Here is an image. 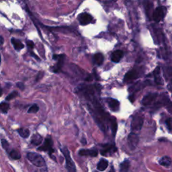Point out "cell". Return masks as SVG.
<instances>
[{"label":"cell","instance_id":"cell-3","mask_svg":"<svg viewBox=\"0 0 172 172\" xmlns=\"http://www.w3.org/2000/svg\"><path fill=\"white\" fill-rule=\"evenodd\" d=\"M52 146H53V141H52L51 136H47L44 139L43 145L38 147V150L40 151L47 152L48 153V155H50V157H52V154L55 151Z\"/></svg>","mask_w":172,"mask_h":172},{"label":"cell","instance_id":"cell-11","mask_svg":"<svg viewBox=\"0 0 172 172\" xmlns=\"http://www.w3.org/2000/svg\"><path fill=\"white\" fill-rule=\"evenodd\" d=\"M139 72L138 71H136V69H131V71H128L126 73L124 78V82L128 83L131 81L135 80L139 78Z\"/></svg>","mask_w":172,"mask_h":172},{"label":"cell","instance_id":"cell-19","mask_svg":"<svg viewBox=\"0 0 172 172\" xmlns=\"http://www.w3.org/2000/svg\"><path fill=\"white\" fill-rule=\"evenodd\" d=\"M153 75H154V79H155V82L157 84H158V85H161V84H163L162 79H161L160 75V68L159 67L155 69V71L153 72Z\"/></svg>","mask_w":172,"mask_h":172},{"label":"cell","instance_id":"cell-5","mask_svg":"<svg viewBox=\"0 0 172 172\" xmlns=\"http://www.w3.org/2000/svg\"><path fill=\"white\" fill-rule=\"evenodd\" d=\"M143 125V118L139 114L133 117L131 122V129L133 132L141 131Z\"/></svg>","mask_w":172,"mask_h":172},{"label":"cell","instance_id":"cell-12","mask_svg":"<svg viewBox=\"0 0 172 172\" xmlns=\"http://www.w3.org/2000/svg\"><path fill=\"white\" fill-rule=\"evenodd\" d=\"M106 102L112 111L117 112L120 109V102L117 100L113 99V98H108Z\"/></svg>","mask_w":172,"mask_h":172},{"label":"cell","instance_id":"cell-8","mask_svg":"<svg viewBox=\"0 0 172 172\" xmlns=\"http://www.w3.org/2000/svg\"><path fill=\"white\" fill-rule=\"evenodd\" d=\"M166 13V8L163 6H159L155 10L153 13V18L155 22H160L163 20Z\"/></svg>","mask_w":172,"mask_h":172},{"label":"cell","instance_id":"cell-10","mask_svg":"<svg viewBox=\"0 0 172 172\" xmlns=\"http://www.w3.org/2000/svg\"><path fill=\"white\" fill-rule=\"evenodd\" d=\"M158 96V94L157 93H149L145 96L142 100V104L143 106H149L153 102L155 101L157 97Z\"/></svg>","mask_w":172,"mask_h":172},{"label":"cell","instance_id":"cell-27","mask_svg":"<svg viewBox=\"0 0 172 172\" xmlns=\"http://www.w3.org/2000/svg\"><path fill=\"white\" fill-rule=\"evenodd\" d=\"M39 110V107H38V106L37 104H33L32 106H31L30 107V108L29 109V110H28V113H33V114H35V113H36V112Z\"/></svg>","mask_w":172,"mask_h":172},{"label":"cell","instance_id":"cell-23","mask_svg":"<svg viewBox=\"0 0 172 172\" xmlns=\"http://www.w3.org/2000/svg\"><path fill=\"white\" fill-rule=\"evenodd\" d=\"M130 161L128 159H125L123 162L120 164V172H128L130 167Z\"/></svg>","mask_w":172,"mask_h":172},{"label":"cell","instance_id":"cell-35","mask_svg":"<svg viewBox=\"0 0 172 172\" xmlns=\"http://www.w3.org/2000/svg\"><path fill=\"white\" fill-rule=\"evenodd\" d=\"M3 95V90L1 87V84H0V97H1Z\"/></svg>","mask_w":172,"mask_h":172},{"label":"cell","instance_id":"cell-26","mask_svg":"<svg viewBox=\"0 0 172 172\" xmlns=\"http://www.w3.org/2000/svg\"><path fill=\"white\" fill-rule=\"evenodd\" d=\"M9 110H10V104L8 102L2 101V102L0 104V110H1L3 113L7 114Z\"/></svg>","mask_w":172,"mask_h":172},{"label":"cell","instance_id":"cell-17","mask_svg":"<svg viewBox=\"0 0 172 172\" xmlns=\"http://www.w3.org/2000/svg\"><path fill=\"white\" fill-rule=\"evenodd\" d=\"M43 137H42V136L39 134H38V133H36V134L33 135L32 137L31 143L33 144L34 145L38 146V145H40L42 142H43Z\"/></svg>","mask_w":172,"mask_h":172},{"label":"cell","instance_id":"cell-36","mask_svg":"<svg viewBox=\"0 0 172 172\" xmlns=\"http://www.w3.org/2000/svg\"><path fill=\"white\" fill-rule=\"evenodd\" d=\"M169 87H168V88H169L170 90H172V79L171 80V83L169 86H168Z\"/></svg>","mask_w":172,"mask_h":172},{"label":"cell","instance_id":"cell-7","mask_svg":"<svg viewBox=\"0 0 172 172\" xmlns=\"http://www.w3.org/2000/svg\"><path fill=\"white\" fill-rule=\"evenodd\" d=\"M127 142L129 148L131 150H135L136 147L138 146V144L139 142V138L138 135L135 132L130 133L128 136Z\"/></svg>","mask_w":172,"mask_h":172},{"label":"cell","instance_id":"cell-18","mask_svg":"<svg viewBox=\"0 0 172 172\" xmlns=\"http://www.w3.org/2000/svg\"><path fill=\"white\" fill-rule=\"evenodd\" d=\"M110 129H111V131L112 135L114 136L116 133H117V127H118V125H117V119L115 118V117H112L111 118H110Z\"/></svg>","mask_w":172,"mask_h":172},{"label":"cell","instance_id":"cell-13","mask_svg":"<svg viewBox=\"0 0 172 172\" xmlns=\"http://www.w3.org/2000/svg\"><path fill=\"white\" fill-rule=\"evenodd\" d=\"M79 155L81 156H90L96 157L98 154L97 150L96 149H81L79 151Z\"/></svg>","mask_w":172,"mask_h":172},{"label":"cell","instance_id":"cell-25","mask_svg":"<svg viewBox=\"0 0 172 172\" xmlns=\"http://www.w3.org/2000/svg\"><path fill=\"white\" fill-rule=\"evenodd\" d=\"M94 61L98 65H101L104 62V55L101 53H96L94 56Z\"/></svg>","mask_w":172,"mask_h":172},{"label":"cell","instance_id":"cell-38","mask_svg":"<svg viewBox=\"0 0 172 172\" xmlns=\"http://www.w3.org/2000/svg\"><path fill=\"white\" fill-rule=\"evenodd\" d=\"M0 64H1V55H0Z\"/></svg>","mask_w":172,"mask_h":172},{"label":"cell","instance_id":"cell-33","mask_svg":"<svg viewBox=\"0 0 172 172\" xmlns=\"http://www.w3.org/2000/svg\"><path fill=\"white\" fill-rule=\"evenodd\" d=\"M43 75H44V72H43V71H40L39 73H38L37 78L36 79V82H38V81H39L40 79H42V78L43 77Z\"/></svg>","mask_w":172,"mask_h":172},{"label":"cell","instance_id":"cell-21","mask_svg":"<svg viewBox=\"0 0 172 172\" xmlns=\"http://www.w3.org/2000/svg\"><path fill=\"white\" fill-rule=\"evenodd\" d=\"M108 166V161L105 159H101L97 163V168L99 171H104L106 170V168Z\"/></svg>","mask_w":172,"mask_h":172},{"label":"cell","instance_id":"cell-31","mask_svg":"<svg viewBox=\"0 0 172 172\" xmlns=\"http://www.w3.org/2000/svg\"><path fill=\"white\" fill-rule=\"evenodd\" d=\"M166 124L168 129L170 130V131H172V119L168 118L167 120H166Z\"/></svg>","mask_w":172,"mask_h":172},{"label":"cell","instance_id":"cell-34","mask_svg":"<svg viewBox=\"0 0 172 172\" xmlns=\"http://www.w3.org/2000/svg\"><path fill=\"white\" fill-rule=\"evenodd\" d=\"M29 52H30V55L32 56V57H33L34 58L36 59V60L38 61H40V59L38 57V56H36V55H35L34 52L32 51H29Z\"/></svg>","mask_w":172,"mask_h":172},{"label":"cell","instance_id":"cell-14","mask_svg":"<svg viewBox=\"0 0 172 172\" xmlns=\"http://www.w3.org/2000/svg\"><path fill=\"white\" fill-rule=\"evenodd\" d=\"M124 56V52L122 51L117 50L114 51L113 53L111 55V60L114 63H118L120 61L122 58Z\"/></svg>","mask_w":172,"mask_h":172},{"label":"cell","instance_id":"cell-30","mask_svg":"<svg viewBox=\"0 0 172 172\" xmlns=\"http://www.w3.org/2000/svg\"><path fill=\"white\" fill-rule=\"evenodd\" d=\"M26 45H27L28 48H29V51L32 50V49L34 48V43H33V41L30 40H27L26 41Z\"/></svg>","mask_w":172,"mask_h":172},{"label":"cell","instance_id":"cell-20","mask_svg":"<svg viewBox=\"0 0 172 172\" xmlns=\"http://www.w3.org/2000/svg\"><path fill=\"white\" fill-rule=\"evenodd\" d=\"M17 132H18V134L21 137L24 139H27L30 134L29 129L26 128H20L17 130Z\"/></svg>","mask_w":172,"mask_h":172},{"label":"cell","instance_id":"cell-28","mask_svg":"<svg viewBox=\"0 0 172 172\" xmlns=\"http://www.w3.org/2000/svg\"><path fill=\"white\" fill-rule=\"evenodd\" d=\"M1 143H2V145L3 147V148L7 152H8L11 149H10V145L9 143L7 141L6 139H2Z\"/></svg>","mask_w":172,"mask_h":172},{"label":"cell","instance_id":"cell-16","mask_svg":"<svg viewBox=\"0 0 172 172\" xmlns=\"http://www.w3.org/2000/svg\"><path fill=\"white\" fill-rule=\"evenodd\" d=\"M159 163L161 166H164V167H170L171 163H172V160L171 159V157L168 156H164L163 157H161L159 161Z\"/></svg>","mask_w":172,"mask_h":172},{"label":"cell","instance_id":"cell-2","mask_svg":"<svg viewBox=\"0 0 172 172\" xmlns=\"http://www.w3.org/2000/svg\"><path fill=\"white\" fill-rule=\"evenodd\" d=\"M61 152L64 155L66 161V168L67 170V172H76L75 165L71 159V155L69 149L66 147H63L61 149Z\"/></svg>","mask_w":172,"mask_h":172},{"label":"cell","instance_id":"cell-15","mask_svg":"<svg viewBox=\"0 0 172 172\" xmlns=\"http://www.w3.org/2000/svg\"><path fill=\"white\" fill-rule=\"evenodd\" d=\"M11 43L14 47L15 50L17 51H20L24 48V44L20 40L16 39L15 38H12L11 39Z\"/></svg>","mask_w":172,"mask_h":172},{"label":"cell","instance_id":"cell-32","mask_svg":"<svg viewBox=\"0 0 172 172\" xmlns=\"http://www.w3.org/2000/svg\"><path fill=\"white\" fill-rule=\"evenodd\" d=\"M16 86L18 87V88L20 90H24V89H25V85H24V83L22 82H17L16 83Z\"/></svg>","mask_w":172,"mask_h":172},{"label":"cell","instance_id":"cell-24","mask_svg":"<svg viewBox=\"0 0 172 172\" xmlns=\"http://www.w3.org/2000/svg\"><path fill=\"white\" fill-rule=\"evenodd\" d=\"M8 153L9 154V156L13 159L17 160V159H20L21 158L20 153L18 151H17V150L10 149L9 151L8 152Z\"/></svg>","mask_w":172,"mask_h":172},{"label":"cell","instance_id":"cell-1","mask_svg":"<svg viewBox=\"0 0 172 172\" xmlns=\"http://www.w3.org/2000/svg\"><path fill=\"white\" fill-rule=\"evenodd\" d=\"M27 159H29L30 162L34 165L35 166L38 167H46V162L44 158L42 157L40 154L36 153L29 152L26 155Z\"/></svg>","mask_w":172,"mask_h":172},{"label":"cell","instance_id":"cell-37","mask_svg":"<svg viewBox=\"0 0 172 172\" xmlns=\"http://www.w3.org/2000/svg\"><path fill=\"white\" fill-rule=\"evenodd\" d=\"M3 43V38L2 36H0V44H2Z\"/></svg>","mask_w":172,"mask_h":172},{"label":"cell","instance_id":"cell-6","mask_svg":"<svg viewBox=\"0 0 172 172\" xmlns=\"http://www.w3.org/2000/svg\"><path fill=\"white\" fill-rule=\"evenodd\" d=\"M117 151V148L114 144H105L100 149V153L102 155H112Z\"/></svg>","mask_w":172,"mask_h":172},{"label":"cell","instance_id":"cell-29","mask_svg":"<svg viewBox=\"0 0 172 172\" xmlns=\"http://www.w3.org/2000/svg\"><path fill=\"white\" fill-rule=\"evenodd\" d=\"M17 96H18V92L17 91H13L11 94H10L8 96L6 97V101H10L13 99H14Z\"/></svg>","mask_w":172,"mask_h":172},{"label":"cell","instance_id":"cell-4","mask_svg":"<svg viewBox=\"0 0 172 172\" xmlns=\"http://www.w3.org/2000/svg\"><path fill=\"white\" fill-rule=\"evenodd\" d=\"M65 55H54L52 56V59L57 61L54 66L51 67V71L53 73H59L61 71L63 64H64Z\"/></svg>","mask_w":172,"mask_h":172},{"label":"cell","instance_id":"cell-22","mask_svg":"<svg viewBox=\"0 0 172 172\" xmlns=\"http://www.w3.org/2000/svg\"><path fill=\"white\" fill-rule=\"evenodd\" d=\"M162 102L165 106L166 107L167 110L170 112V113L172 114V102L167 97H162Z\"/></svg>","mask_w":172,"mask_h":172},{"label":"cell","instance_id":"cell-9","mask_svg":"<svg viewBox=\"0 0 172 172\" xmlns=\"http://www.w3.org/2000/svg\"><path fill=\"white\" fill-rule=\"evenodd\" d=\"M78 19L81 25L86 26L92 22L93 17L87 13H82L78 16Z\"/></svg>","mask_w":172,"mask_h":172}]
</instances>
